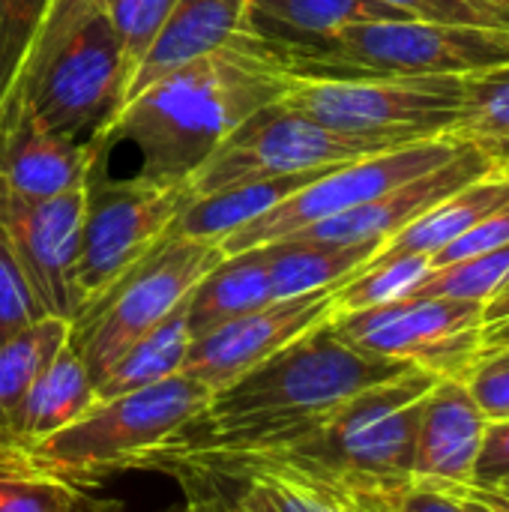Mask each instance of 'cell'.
Wrapping results in <instances>:
<instances>
[{
	"mask_svg": "<svg viewBox=\"0 0 509 512\" xmlns=\"http://www.w3.org/2000/svg\"><path fill=\"white\" fill-rule=\"evenodd\" d=\"M402 18L411 15L384 0H249V27L276 42H306L345 27Z\"/></svg>",
	"mask_w": 509,
	"mask_h": 512,
	"instance_id": "cb8c5ba5",
	"label": "cell"
},
{
	"mask_svg": "<svg viewBox=\"0 0 509 512\" xmlns=\"http://www.w3.org/2000/svg\"><path fill=\"white\" fill-rule=\"evenodd\" d=\"M195 198L189 180L156 183L141 174L111 177L96 153L84 180L81 246L72 270V321L90 312L123 276L147 261Z\"/></svg>",
	"mask_w": 509,
	"mask_h": 512,
	"instance_id": "5b68a950",
	"label": "cell"
},
{
	"mask_svg": "<svg viewBox=\"0 0 509 512\" xmlns=\"http://www.w3.org/2000/svg\"><path fill=\"white\" fill-rule=\"evenodd\" d=\"M69 333L72 324L66 318L45 315L0 345V444L3 447H6L3 432L12 411L21 405L33 381L51 366V360L69 345Z\"/></svg>",
	"mask_w": 509,
	"mask_h": 512,
	"instance_id": "83f0119b",
	"label": "cell"
},
{
	"mask_svg": "<svg viewBox=\"0 0 509 512\" xmlns=\"http://www.w3.org/2000/svg\"><path fill=\"white\" fill-rule=\"evenodd\" d=\"M333 291L336 288L270 300L267 306L192 339L180 372L204 384L210 393H219L303 333L330 321L336 315Z\"/></svg>",
	"mask_w": 509,
	"mask_h": 512,
	"instance_id": "9a60e30c",
	"label": "cell"
},
{
	"mask_svg": "<svg viewBox=\"0 0 509 512\" xmlns=\"http://www.w3.org/2000/svg\"><path fill=\"white\" fill-rule=\"evenodd\" d=\"M123 471L171 477L186 512H357L336 480L273 453L156 447Z\"/></svg>",
	"mask_w": 509,
	"mask_h": 512,
	"instance_id": "8992f818",
	"label": "cell"
},
{
	"mask_svg": "<svg viewBox=\"0 0 509 512\" xmlns=\"http://www.w3.org/2000/svg\"><path fill=\"white\" fill-rule=\"evenodd\" d=\"M509 201V174H486L465 189L453 192L441 204H435L429 213H423L417 222L402 228L396 237H390L375 258H396V255H435L462 234H468L477 222H483L489 213H495L501 204Z\"/></svg>",
	"mask_w": 509,
	"mask_h": 512,
	"instance_id": "d4e9b609",
	"label": "cell"
},
{
	"mask_svg": "<svg viewBox=\"0 0 509 512\" xmlns=\"http://www.w3.org/2000/svg\"><path fill=\"white\" fill-rule=\"evenodd\" d=\"M444 138L474 147L495 174H509V66L465 75L462 108Z\"/></svg>",
	"mask_w": 509,
	"mask_h": 512,
	"instance_id": "4316f807",
	"label": "cell"
},
{
	"mask_svg": "<svg viewBox=\"0 0 509 512\" xmlns=\"http://www.w3.org/2000/svg\"><path fill=\"white\" fill-rule=\"evenodd\" d=\"M441 375L414 366L405 375L351 396L321 414L306 432L273 453L336 483L405 480L414 465V444L423 399Z\"/></svg>",
	"mask_w": 509,
	"mask_h": 512,
	"instance_id": "277c9868",
	"label": "cell"
},
{
	"mask_svg": "<svg viewBox=\"0 0 509 512\" xmlns=\"http://www.w3.org/2000/svg\"><path fill=\"white\" fill-rule=\"evenodd\" d=\"M486 174H495V168L486 162V156H480L474 147H465L456 159L384 192L381 198L360 204L342 216L315 222L291 237L321 240V243H378V246H384L390 237H396L402 228L417 222L435 204H441L444 198H450L453 192L465 189L468 183H474Z\"/></svg>",
	"mask_w": 509,
	"mask_h": 512,
	"instance_id": "2e32d148",
	"label": "cell"
},
{
	"mask_svg": "<svg viewBox=\"0 0 509 512\" xmlns=\"http://www.w3.org/2000/svg\"><path fill=\"white\" fill-rule=\"evenodd\" d=\"M396 147H405V141L342 132L288 108L285 102H273L225 135L207 162L189 177V183L195 195H210L258 177L330 171Z\"/></svg>",
	"mask_w": 509,
	"mask_h": 512,
	"instance_id": "30bf717a",
	"label": "cell"
},
{
	"mask_svg": "<svg viewBox=\"0 0 509 512\" xmlns=\"http://www.w3.org/2000/svg\"><path fill=\"white\" fill-rule=\"evenodd\" d=\"M462 87L459 75L297 78L279 102L342 132L411 144L450 132L462 108Z\"/></svg>",
	"mask_w": 509,
	"mask_h": 512,
	"instance_id": "ba28073f",
	"label": "cell"
},
{
	"mask_svg": "<svg viewBox=\"0 0 509 512\" xmlns=\"http://www.w3.org/2000/svg\"><path fill=\"white\" fill-rule=\"evenodd\" d=\"M75 483L33 462H0V512H102Z\"/></svg>",
	"mask_w": 509,
	"mask_h": 512,
	"instance_id": "f1b7e54d",
	"label": "cell"
},
{
	"mask_svg": "<svg viewBox=\"0 0 509 512\" xmlns=\"http://www.w3.org/2000/svg\"><path fill=\"white\" fill-rule=\"evenodd\" d=\"M84 186L51 198H24L0 183V228L45 315L75 318L72 270L81 246Z\"/></svg>",
	"mask_w": 509,
	"mask_h": 512,
	"instance_id": "5bb4252c",
	"label": "cell"
},
{
	"mask_svg": "<svg viewBox=\"0 0 509 512\" xmlns=\"http://www.w3.org/2000/svg\"><path fill=\"white\" fill-rule=\"evenodd\" d=\"M432 270L429 255H396V258H372L351 279L336 285V315L360 312L372 306H387L405 300L417 282Z\"/></svg>",
	"mask_w": 509,
	"mask_h": 512,
	"instance_id": "f546056e",
	"label": "cell"
},
{
	"mask_svg": "<svg viewBox=\"0 0 509 512\" xmlns=\"http://www.w3.org/2000/svg\"><path fill=\"white\" fill-rule=\"evenodd\" d=\"M39 318H45V309L39 303V297L33 294L9 237L0 228V345L9 342L15 333H21L24 327L36 324Z\"/></svg>",
	"mask_w": 509,
	"mask_h": 512,
	"instance_id": "e575fe53",
	"label": "cell"
},
{
	"mask_svg": "<svg viewBox=\"0 0 509 512\" xmlns=\"http://www.w3.org/2000/svg\"><path fill=\"white\" fill-rule=\"evenodd\" d=\"M465 150V144L453 138H423L387 153H375L339 168H330L327 174L315 177L309 186L276 204L273 210L261 213L231 237H225L219 246L225 255H237L246 249H258L276 240H285L315 222L342 216L360 204H369L381 198L384 192L456 159Z\"/></svg>",
	"mask_w": 509,
	"mask_h": 512,
	"instance_id": "7c38bea8",
	"label": "cell"
},
{
	"mask_svg": "<svg viewBox=\"0 0 509 512\" xmlns=\"http://www.w3.org/2000/svg\"><path fill=\"white\" fill-rule=\"evenodd\" d=\"M294 75L252 27L231 45L198 57L132 96L96 135V147L123 144L156 183L189 180L246 117L279 102Z\"/></svg>",
	"mask_w": 509,
	"mask_h": 512,
	"instance_id": "6da1fadb",
	"label": "cell"
},
{
	"mask_svg": "<svg viewBox=\"0 0 509 512\" xmlns=\"http://www.w3.org/2000/svg\"><path fill=\"white\" fill-rule=\"evenodd\" d=\"M408 369H414V363L375 357L348 345L333 333L330 321H324L213 393L210 402L159 447L231 453L276 450L306 432L321 414Z\"/></svg>",
	"mask_w": 509,
	"mask_h": 512,
	"instance_id": "7a4b0ae2",
	"label": "cell"
},
{
	"mask_svg": "<svg viewBox=\"0 0 509 512\" xmlns=\"http://www.w3.org/2000/svg\"><path fill=\"white\" fill-rule=\"evenodd\" d=\"M504 480H509V417L507 420H489L486 423L483 447H480L471 483L501 486Z\"/></svg>",
	"mask_w": 509,
	"mask_h": 512,
	"instance_id": "f35d334b",
	"label": "cell"
},
{
	"mask_svg": "<svg viewBox=\"0 0 509 512\" xmlns=\"http://www.w3.org/2000/svg\"><path fill=\"white\" fill-rule=\"evenodd\" d=\"M96 405V387L78 351L66 345L51 366L33 381L21 405L12 411L3 441L9 450L27 456L36 444L57 435Z\"/></svg>",
	"mask_w": 509,
	"mask_h": 512,
	"instance_id": "ffe728a7",
	"label": "cell"
},
{
	"mask_svg": "<svg viewBox=\"0 0 509 512\" xmlns=\"http://www.w3.org/2000/svg\"><path fill=\"white\" fill-rule=\"evenodd\" d=\"M411 18L509 30V0H384Z\"/></svg>",
	"mask_w": 509,
	"mask_h": 512,
	"instance_id": "d590c367",
	"label": "cell"
},
{
	"mask_svg": "<svg viewBox=\"0 0 509 512\" xmlns=\"http://www.w3.org/2000/svg\"><path fill=\"white\" fill-rule=\"evenodd\" d=\"M294 78L357 75H474L509 66V30L441 24V21H375L336 30L306 42L267 39Z\"/></svg>",
	"mask_w": 509,
	"mask_h": 512,
	"instance_id": "3957f363",
	"label": "cell"
},
{
	"mask_svg": "<svg viewBox=\"0 0 509 512\" xmlns=\"http://www.w3.org/2000/svg\"><path fill=\"white\" fill-rule=\"evenodd\" d=\"M105 6H108V0H48V12L42 18L36 42H33V48L24 60V69H21L12 90L24 87L78 27H84L96 15H105Z\"/></svg>",
	"mask_w": 509,
	"mask_h": 512,
	"instance_id": "836d02e7",
	"label": "cell"
},
{
	"mask_svg": "<svg viewBox=\"0 0 509 512\" xmlns=\"http://www.w3.org/2000/svg\"><path fill=\"white\" fill-rule=\"evenodd\" d=\"M509 318V282L483 306V324H495Z\"/></svg>",
	"mask_w": 509,
	"mask_h": 512,
	"instance_id": "b9f144b4",
	"label": "cell"
},
{
	"mask_svg": "<svg viewBox=\"0 0 509 512\" xmlns=\"http://www.w3.org/2000/svg\"><path fill=\"white\" fill-rule=\"evenodd\" d=\"M45 12L48 0H0V105L24 69Z\"/></svg>",
	"mask_w": 509,
	"mask_h": 512,
	"instance_id": "1f68e13d",
	"label": "cell"
},
{
	"mask_svg": "<svg viewBox=\"0 0 509 512\" xmlns=\"http://www.w3.org/2000/svg\"><path fill=\"white\" fill-rule=\"evenodd\" d=\"M504 246H509V201L501 204L495 213H489L483 222H477L468 234H462L459 240H453L450 246L435 252L429 261H432V267H444V264L465 261L471 255L495 252V249H504Z\"/></svg>",
	"mask_w": 509,
	"mask_h": 512,
	"instance_id": "74e56055",
	"label": "cell"
},
{
	"mask_svg": "<svg viewBox=\"0 0 509 512\" xmlns=\"http://www.w3.org/2000/svg\"><path fill=\"white\" fill-rule=\"evenodd\" d=\"M225 258L219 243L168 237L147 261L123 276L90 312L72 321L69 345L84 360L90 381L111 369V363L144 333L180 309L192 288Z\"/></svg>",
	"mask_w": 509,
	"mask_h": 512,
	"instance_id": "9c48e42d",
	"label": "cell"
},
{
	"mask_svg": "<svg viewBox=\"0 0 509 512\" xmlns=\"http://www.w3.org/2000/svg\"><path fill=\"white\" fill-rule=\"evenodd\" d=\"M330 327L366 354L405 360L435 375H462L480 354L483 303L405 297L387 306L339 312Z\"/></svg>",
	"mask_w": 509,
	"mask_h": 512,
	"instance_id": "4fadbf2b",
	"label": "cell"
},
{
	"mask_svg": "<svg viewBox=\"0 0 509 512\" xmlns=\"http://www.w3.org/2000/svg\"><path fill=\"white\" fill-rule=\"evenodd\" d=\"M210 390L177 372L144 390L96 402L84 417L36 444L27 459L69 483H96L129 459L165 444L207 402Z\"/></svg>",
	"mask_w": 509,
	"mask_h": 512,
	"instance_id": "52a82bcc",
	"label": "cell"
},
{
	"mask_svg": "<svg viewBox=\"0 0 509 512\" xmlns=\"http://www.w3.org/2000/svg\"><path fill=\"white\" fill-rule=\"evenodd\" d=\"M327 171H300V174H285V177H258V180H243L234 186H225L210 195H198L171 225L168 237H192V240H210L222 243L261 213L273 210L303 186H309L315 177Z\"/></svg>",
	"mask_w": 509,
	"mask_h": 512,
	"instance_id": "44dd1931",
	"label": "cell"
},
{
	"mask_svg": "<svg viewBox=\"0 0 509 512\" xmlns=\"http://www.w3.org/2000/svg\"><path fill=\"white\" fill-rule=\"evenodd\" d=\"M273 300L264 249H246L225 255L189 294L186 324L189 336L198 339L246 312H255Z\"/></svg>",
	"mask_w": 509,
	"mask_h": 512,
	"instance_id": "603a6c76",
	"label": "cell"
},
{
	"mask_svg": "<svg viewBox=\"0 0 509 512\" xmlns=\"http://www.w3.org/2000/svg\"><path fill=\"white\" fill-rule=\"evenodd\" d=\"M492 348H509V318L495 321V324H483L480 351H492Z\"/></svg>",
	"mask_w": 509,
	"mask_h": 512,
	"instance_id": "60d3db41",
	"label": "cell"
},
{
	"mask_svg": "<svg viewBox=\"0 0 509 512\" xmlns=\"http://www.w3.org/2000/svg\"><path fill=\"white\" fill-rule=\"evenodd\" d=\"M174 6L177 0H108L105 21L120 39L123 54L132 63V69H138V63L156 42Z\"/></svg>",
	"mask_w": 509,
	"mask_h": 512,
	"instance_id": "d6a6232c",
	"label": "cell"
},
{
	"mask_svg": "<svg viewBox=\"0 0 509 512\" xmlns=\"http://www.w3.org/2000/svg\"><path fill=\"white\" fill-rule=\"evenodd\" d=\"M509 282V246L471 255L444 267H432L408 297H444V300H474L489 303Z\"/></svg>",
	"mask_w": 509,
	"mask_h": 512,
	"instance_id": "4dcf8cb0",
	"label": "cell"
},
{
	"mask_svg": "<svg viewBox=\"0 0 509 512\" xmlns=\"http://www.w3.org/2000/svg\"><path fill=\"white\" fill-rule=\"evenodd\" d=\"M486 414L462 375H441L423 399L411 477L435 483H471L483 447Z\"/></svg>",
	"mask_w": 509,
	"mask_h": 512,
	"instance_id": "ac0fdd59",
	"label": "cell"
},
{
	"mask_svg": "<svg viewBox=\"0 0 509 512\" xmlns=\"http://www.w3.org/2000/svg\"><path fill=\"white\" fill-rule=\"evenodd\" d=\"M0 462H30L27 456H21V453H12L9 447H3L0 444Z\"/></svg>",
	"mask_w": 509,
	"mask_h": 512,
	"instance_id": "7bdbcfd3",
	"label": "cell"
},
{
	"mask_svg": "<svg viewBox=\"0 0 509 512\" xmlns=\"http://www.w3.org/2000/svg\"><path fill=\"white\" fill-rule=\"evenodd\" d=\"M96 144H72L48 132L24 99L0 105V183L24 198H51L81 189Z\"/></svg>",
	"mask_w": 509,
	"mask_h": 512,
	"instance_id": "e0dca14e",
	"label": "cell"
},
{
	"mask_svg": "<svg viewBox=\"0 0 509 512\" xmlns=\"http://www.w3.org/2000/svg\"><path fill=\"white\" fill-rule=\"evenodd\" d=\"M495 489H501V492H507L509 495V480H504V483H501V486H495Z\"/></svg>",
	"mask_w": 509,
	"mask_h": 512,
	"instance_id": "ee69618b",
	"label": "cell"
},
{
	"mask_svg": "<svg viewBox=\"0 0 509 512\" xmlns=\"http://www.w3.org/2000/svg\"><path fill=\"white\" fill-rule=\"evenodd\" d=\"M267 258L273 300L303 297L327 291L363 270L375 255L378 243H321V240H279L261 246Z\"/></svg>",
	"mask_w": 509,
	"mask_h": 512,
	"instance_id": "7402d4cb",
	"label": "cell"
},
{
	"mask_svg": "<svg viewBox=\"0 0 509 512\" xmlns=\"http://www.w3.org/2000/svg\"><path fill=\"white\" fill-rule=\"evenodd\" d=\"M189 324H186V303L174 309L162 324H156L150 333H144L138 342H132L111 369L96 381V402L126 396L135 390H144L150 384H159L183 369L186 351H189Z\"/></svg>",
	"mask_w": 509,
	"mask_h": 512,
	"instance_id": "484cf974",
	"label": "cell"
},
{
	"mask_svg": "<svg viewBox=\"0 0 509 512\" xmlns=\"http://www.w3.org/2000/svg\"><path fill=\"white\" fill-rule=\"evenodd\" d=\"M246 30L249 0H177L156 42L138 63L126 102L180 66L231 45Z\"/></svg>",
	"mask_w": 509,
	"mask_h": 512,
	"instance_id": "d6986e66",
	"label": "cell"
},
{
	"mask_svg": "<svg viewBox=\"0 0 509 512\" xmlns=\"http://www.w3.org/2000/svg\"><path fill=\"white\" fill-rule=\"evenodd\" d=\"M474 402L486 414V420L509 417V348L480 351L471 366L462 372Z\"/></svg>",
	"mask_w": 509,
	"mask_h": 512,
	"instance_id": "8d00e7d4",
	"label": "cell"
},
{
	"mask_svg": "<svg viewBox=\"0 0 509 512\" xmlns=\"http://www.w3.org/2000/svg\"><path fill=\"white\" fill-rule=\"evenodd\" d=\"M435 486L444 489L453 501H459L465 512H509V495L495 486H480V483H435Z\"/></svg>",
	"mask_w": 509,
	"mask_h": 512,
	"instance_id": "ab89813d",
	"label": "cell"
},
{
	"mask_svg": "<svg viewBox=\"0 0 509 512\" xmlns=\"http://www.w3.org/2000/svg\"><path fill=\"white\" fill-rule=\"evenodd\" d=\"M132 75L135 69L126 60L120 39L105 15H96L6 99H24L33 117L57 138L93 144L126 105Z\"/></svg>",
	"mask_w": 509,
	"mask_h": 512,
	"instance_id": "8fae6325",
	"label": "cell"
}]
</instances>
